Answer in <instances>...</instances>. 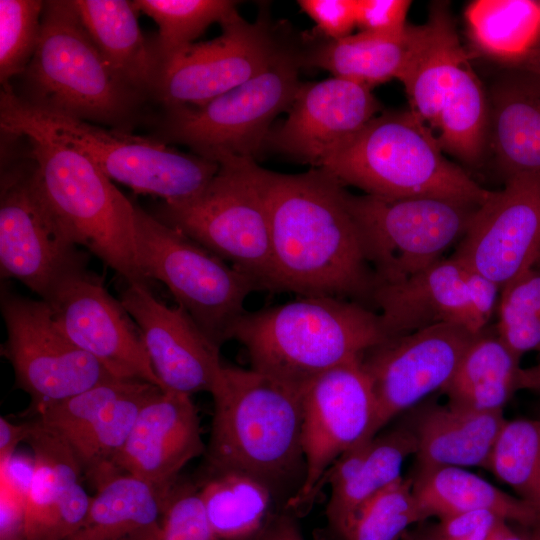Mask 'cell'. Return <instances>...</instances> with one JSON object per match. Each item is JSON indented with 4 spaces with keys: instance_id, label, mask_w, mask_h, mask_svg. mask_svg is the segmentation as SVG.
<instances>
[{
    "instance_id": "1",
    "label": "cell",
    "mask_w": 540,
    "mask_h": 540,
    "mask_svg": "<svg viewBox=\"0 0 540 540\" xmlns=\"http://www.w3.org/2000/svg\"><path fill=\"white\" fill-rule=\"evenodd\" d=\"M257 175L270 225L273 292L329 296L369 307L377 279L345 201L346 188L322 168Z\"/></svg>"
},
{
    "instance_id": "13",
    "label": "cell",
    "mask_w": 540,
    "mask_h": 540,
    "mask_svg": "<svg viewBox=\"0 0 540 540\" xmlns=\"http://www.w3.org/2000/svg\"><path fill=\"white\" fill-rule=\"evenodd\" d=\"M305 475L286 509L307 510L335 461L372 439L375 401L361 357L319 375L302 391Z\"/></svg>"
},
{
    "instance_id": "14",
    "label": "cell",
    "mask_w": 540,
    "mask_h": 540,
    "mask_svg": "<svg viewBox=\"0 0 540 540\" xmlns=\"http://www.w3.org/2000/svg\"><path fill=\"white\" fill-rule=\"evenodd\" d=\"M37 186L32 167L5 173L0 198V271L45 299L69 273L86 266Z\"/></svg>"
},
{
    "instance_id": "12",
    "label": "cell",
    "mask_w": 540,
    "mask_h": 540,
    "mask_svg": "<svg viewBox=\"0 0 540 540\" xmlns=\"http://www.w3.org/2000/svg\"><path fill=\"white\" fill-rule=\"evenodd\" d=\"M0 303L7 330L1 353L13 367L16 387L31 397L34 412L115 379L65 336L44 300L2 286Z\"/></svg>"
},
{
    "instance_id": "53",
    "label": "cell",
    "mask_w": 540,
    "mask_h": 540,
    "mask_svg": "<svg viewBox=\"0 0 540 540\" xmlns=\"http://www.w3.org/2000/svg\"><path fill=\"white\" fill-rule=\"evenodd\" d=\"M530 540H540V527H536L534 529L533 536L531 537Z\"/></svg>"
},
{
    "instance_id": "11",
    "label": "cell",
    "mask_w": 540,
    "mask_h": 540,
    "mask_svg": "<svg viewBox=\"0 0 540 540\" xmlns=\"http://www.w3.org/2000/svg\"><path fill=\"white\" fill-rule=\"evenodd\" d=\"M345 201L378 285L403 281L443 259L480 206L439 197L355 195L347 189Z\"/></svg>"
},
{
    "instance_id": "2",
    "label": "cell",
    "mask_w": 540,
    "mask_h": 540,
    "mask_svg": "<svg viewBox=\"0 0 540 540\" xmlns=\"http://www.w3.org/2000/svg\"><path fill=\"white\" fill-rule=\"evenodd\" d=\"M302 391L252 368L223 365L210 392L209 471L247 474L274 496L292 484L298 491L305 475Z\"/></svg>"
},
{
    "instance_id": "30",
    "label": "cell",
    "mask_w": 540,
    "mask_h": 540,
    "mask_svg": "<svg viewBox=\"0 0 540 540\" xmlns=\"http://www.w3.org/2000/svg\"><path fill=\"white\" fill-rule=\"evenodd\" d=\"M520 359L495 325L476 334L452 378L441 390L448 402L478 411L503 410L515 391Z\"/></svg>"
},
{
    "instance_id": "20",
    "label": "cell",
    "mask_w": 540,
    "mask_h": 540,
    "mask_svg": "<svg viewBox=\"0 0 540 540\" xmlns=\"http://www.w3.org/2000/svg\"><path fill=\"white\" fill-rule=\"evenodd\" d=\"M371 90L333 76L301 83L286 120L271 129L265 145L319 168L334 149L378 115L380 103Z\"/></svg>"
},
{
    "instance_id": "25",
    "label": "cell",
    "mask_w": 540,
    "mask_h": 540,
    "mask_svg": "<svg viewBox=\"0 0 540 540\" xmlns=\"http://www.w3.org/2000/svg\"><path fill=\"white\" fill-rule=\"evenodd\" d=\"M506 421L503 410L478 411L449 402L426 406L410 427L417 441V470L442 466L486 469Z\"/></svg>"
},
{
    "instance_id": "40",
    "label": "cell",
    "mask_w": 540,
    "mask_h": 540,
    "mask_svg": "<svg viewBox=\"0 0 540 540\" xmlns=\"http://www.w3.org/2000/svg\"><path fill=\"white\" fill-rule=\"evenodd\" d=\"M45 1L0 0V81L22 75L36 50Z\"/></svg>"
},
{
    "instance_id": "24",
    "label": "cell",
    "mask_w": 540,
    "mask_h": 540,
    "mask_svg": "<svg viewBox=\"0 0 540 540\" xmlns=\"http://www.w3.org/2000/svg\"><path fill=\"white\" fill-rule=\"evenodd\" d=\"M488 102V139L505 179L540 172V74L509 68Z\"/></svg>"
},
{
    "instance_id": "22",
    "label": "cell",
    "mask_w": 540,
    "mask_h": 540,
    "mask_svg": "<svg viewBox=\"0 0 540 540\" xmlns=\"http://www.w3.org/2000/svg\"><path fill=\"white\" fill-rule=\"evenodd\" d=\"M470 271L451 255L403 281L378 285L372 304L386 338L445 323L475 334L486 328L475 311Z\"/></svg>"
},
{
    "instance_id": "50",
    "label": "cell",
    "mask_w": 540,
    "mask_h": 540,
    "mask_svg": "<svg viewBox=\"0 0 540 540\" xmlns=\"http://www.w3.org/2000/svg\"><path fill=\"white\" fill-rule=\"evenodd\" d=\"M29 431V421L14 424L4 416L0 417V461L9 459L15 452L18 444L25 441Z\"/></svg>"
},
{
    "instance_id": "36",
    "label": "cell",
    "mask_w": 540,
    "mask_h": 540,
    "mask_svg": "<svg viewBox=\"0 0 540 540\" xmlns=\"http://www.w3.org/2000/svg\"><path fill=\"white\" fill-rule=\"evenodd\" d=\"M132 4L159 27L156 43L152 44L159 71L211 24H221L237 11V2L231 0H135Z\"/></svg>"
},
{
    "instance_id": "43",
    "label": "cell",
    "mask_w": 540,
    "mask_h": 540,
    "mask_svg": "<svg viewBox=\"0 0 540 540\" xmlns=\"http://www.w3.org/2000/svg\"><path fill=\"white\" fill-rule=\"evenodd\" d=\"M408 0H356V26L361 32L399 35L405 31Z\"/></svg>"
},
{
    "instance_id": "52",
    "label": "cell",
    "mask_w": 540,
    "mask_h": 540,
    "mask_svg": "<svg viewBox=\"0 0 540 540\" xmlns=\"http://www.w3.org/2000/svg\"><path fill=\"white\" fill-rule=\"evenodd\" d=\"M505 64L508 68L522 69L540 74V47H535L521 57Z\"/></svg>"
},
{
    "instance_id": "29",
    "label": "cell",
    "mask_w": 540,
    "mask_h": 540,
    "mask_svg": "<svg viewBox=\"0 0 540 540\" xmlns=\"http://www.w3.org/2000/svg\"><path fill=\"white\" fill-rule=\"evenodd\" d=\"M416 471L413 494L426 519L489 511L524 527L534 529L539 525L529 505L464 468L442 466Z\"/></svg>"
},
{
    "instance_id": "44",
    "label": "cell",
    "mask_w": 540,
    "mask_h": 540,
    "mask_svg": "<svg viewBox=\"0 0 540 540\" xmlns=\"http://www.w3.org/2000/svg\"><path fill=\"white\" fill-rule=\"evenodd\" d=\"M298 5L325 39L347 37L356 26V0H299Z\"/></svg>"
},
{
    "instance_id": "10",
    "label": "cell",
    "mask_w": 540,
    "mask_h": 540,
    "mask_svg": "<svg viewBox=\"0 0 540 540\" xmlns=\"http://www.w3.org/2000/svg\"><path fill=\"white\" fill-rule=\"evenodd\" d=\"M135 242L140 268L166 285L178 303L218 347L246 312L257 285L182 232L135 204Z\"/></svg>"
},
{
    "instance_id": "21",
    "label": "cell",
    "mask_w": 540,
    "mask_h": 540,
    "mask_svg": "<svg viewBox=\"0 0 540 540\" xmlns=\"http://www.w3.org/2000/svg\"><path fill=\"white\" fill-rule=\"evenodd\" d=\"M205 451L191 396L161 390L140 410L114 466L150 484L164 506L180 471Z\"/></svg>"
},
{
    "instance_id": "8",
    "label": "cell",
    "mask_w": 540,
    "mask_h": 540,
    "mask_svg": "<svg viewBox=\"0 0 540 540\" xmlns=\"http://www.w3.org/2000/svg\"><path fill=\"white\" fill-rule=\"evenodd\" d=\"M301 48L283 39L269 64L241 85L198 106L167 109L162 138L217 162L251 158L265 146L274 119L300 85Z\"/></svg>"
},
{
    "instance_id": "31",
    "label": "cell",
    "mask_w": 540,
    "mask_h": 540,
    "mask_svg": "<svg viewBox=\"0 0 540 540\" xmlns=\"http://www.w3.org/2000/svg\"><path fill=\"white\" fill-rule=\"evenodd\" d=\"M427 23L428 37L399 80L410 110L433 131L456 69L470 55L462 47L445 5L436 4Z\"/></svg>"
},
{
    "instance_id": "6",
    "label": "cell",
    "mask_w": 540,
    "mask_h": 540,
    "mask_svg": "<svg viewBox=\"0 0 540 540\" xmlns=\"http://www.w3.org/2000/svg\"><path fill=\"white\" fill-rule=\"evenodd\" d=\"M28 103L126 131L145 97L112 69L71 0L44 2L40 37L22 74Z\"/></svg>"
},
{
    "instance_id": "48",
    "label": "cell",
    "mask_w": 540,
    "mask_h": 540,
    "mask_svg": "<svg viewBox=\"0 0 540 540\" xmlns=\"http://www.w3.org/2000/svg\"><path fill=\"white\" fill-rule=\"evenodd\" d=\"M35 473L34 456L15 452L9 459L0 461V485L27 500Z\"/></svg>"
},
{
    "instance_id": "39",
    "label": "cell",
    "mask_w": 540,
    "mask_h": 540,
    "mask_svg": "<svg viewBox=\"0 0 540 540\" xmlns=\"http://www.w3.org/2000/svg\"><path fill=\"white\" fill-rule=\"evenodd\" d=\"M496 331L519 357L540 353V270L532 267L501 288Z\"/></svg>"
},
{
    "instance_id": "51",
    "label": "cell",
    "mask_w": 540,
    "mask_h": 540,
    "mask_svg": "<svg viewBox=\"0 0 540 540\" xmlns=\"http://www.w3.org/2000/svg\"><path fill=\"white\" fill-rule=\"evenodd\" d=\"M528 390L540 394V362L528 368H520L517 391Z\"/></svg>"
},
{
    "instance_id": "19",
    "label": "cell",
    "mask_w": 540,
    "mask_h": 540,
    "mask_svg": "<svg viewBox=\"0 0 540 540\" xmlns=\"http://www.w3.org/2000/svg\"><path fill=\"white\" fill-rule=\"evenodd\" d=\"M122 305L140 329L162 389L191 396L211 392L223 367L214 344L181 307H169L153 292L127 285Z\"/></svg>"
},
{
    "instance_id": "34",
    "label": "cell",
    "mask_w": 540,
    "mask_h": 540,
    "mask_svg": "<svg viewBox=\"0 0 540 540\" xmlns=\"http://www.w3.org/2000/svg\"><path fill=\"white\" fill-rule=\"evenodd\" d=\"M465 19L478 50L506 63L536 47L540 2L477 0L467 6Z\"/></svg>"
},
{
    "instance_id": "54",
    "label": "cell",
    "mask_w": 540,
    "mask_h": 540,
    "mask_svg": "<svg viewBox=\"0 0 540 540\" xmlns=\"http://www.w3.org/2000/svg\"><path fill=\"white\" fill-rule=\"evenodd\" d=\"M400 540H414L413 538H411L407 532L402 536V538Z\"/></svg>"
},
{
    "instance_id": "42",
    "label": "cell",
    "mask_w": 540,
    "mask_h": 540,
    "mask_svg": "<svg viewBox=\"0 0 540 540\" xmlns=\"http://www.w3.org/2000/svg\"><path fill=\"white\" fill-rule=\"evenodd\" d=\"M161 540H219L197 485L178 481L170 491L163 506Z\"/></svg>"
},
{
    "instance_id": "23",
    "label": "cell",
    "mask_w": 540,
    "mask_h": 540,
    "mask_svg": "<svg viewBox=\"0 0 540 540\" xmlns=\"http://www.w3.org/2000/svg\"><path fill=\"white\" fill-rule=\"evenodd\" d=\"M417 452L410 427L378 433L341 455L327 472L330 485L326 517L342 540L360 508L378 492L402 477L404 461Z\"/></svg>"
},
{
    "instance_id": "45",
    "label": "cell",
    "mask_w": 540,
    "mask_h": 540,
    "mask_svg": "<svg viewBox=\"0 0 540 540\" xmlns=\"http://www.w3.org/2000/svg\"><path fill=\"white\" fill-rule=\"evenodd\" d=\"M92 497L77 482L60 500L46 540H66L84 521Z\"/></svg>"
},
{
    "instance_id": "7",
    "label": "cell",
    "mask_w": 540,
    "mask_h": 540,
    "mask_svg": "<svg viewBox=\"0 0 540 540\" xmlns=\"http://www.w3.org/2000/svg\"><path fill=\"white\" fill-rule=\"evenodd\" d=\"M22 137L30 144L34 180L73 242L127 285L152 291L137 259L134 203L77 150L38 133Z\"/></svg>"
},
{
    "instance_id": "15",
    "label": "cell",
    "mask_w": 540,
    "mask_h": 540,
    "mask_svg": "<svg viewBox=\"0 0 540 540\" xmlns=\"http://www.w3.org/2000/svg\"><path fill=\"white\" fill-rule=\"evenodd\" d=\"M475 333L458 324H437L389 337L361 357L370 380L375 414L371 437L396 416L442 390Z\"/></svg>"
},
{
    "instance_id": "32",
    "label": "cell",
    "mask_w": 540,
    "mask_h": 540,
    "mask_svg": "<svg viewBox=\"0 0 540 540\" xmlns=\"http://www.w3.org/2000/svg\"><path fill=\"white\" fill-rule=\"evenodd\" d=\"M25 441L35 459V473L27 497L24 536L46 540L60 500L83 473L71 446L39 419L29 421Z\"/></svg>"
},
{
    "instance_id": "37",
    "label": "cell",
    "mask_w": 540,
    "mask_h": 540,
    "mask_svg": "<svg viewBox=\"0 0 540 540\" xmlns=\"http://www.w3.org/2000/svg\"><path fill=\"white\" fill-rule=\"evenodd\" d=\"M486 469L536 512L540 527V418L507 420Z\"/></svg>"
},
{
    "instance_id": "18",
    "label": "cell",
    "mask_w": 540,
    "mask_h": 540,
    "mask_svg": "<svg viewBox=\"0 0 540 540\" xmlns=\"http://www.w3.org/2000/svg\"><path fill=\"white\" fill-rule=\"evenodd\" d=\"M502 288L540 256V172L505 179L475 213L452 254Z\"/></svg>"
},
{
    "instance_id": "28",
    "label": "cell",
    "mask_w": 540,
    "mask_h": 540,
    "mask_svg": "<svg viewBox=\"0 0 540 540\" xmlns=\"http://www.w3.org/2000/svg\"><path fill=\"white\" fill-rule=\"evenodd\" d=\"M95 489L84 521L66 540H161L163 501L150 484L119 472Z\"/></svg>"
},
{
    "instance_id": "9",
    "label": "cell",
    "mask_w": 540,
    "mask_h": 540,
    "mask_svg": "<svg viewBox=\"0 0 540 540\" xmlns=\"http://www.w3.org/2000/svg\"><path fill=\"white\" fill-rule=\"evenodd\" d=\"M257 168L255 159L225 160L199 195L164 202L154 216L249 277L259 290L273 292L270 225Z\"/></svg>"
},
{
    "instance_id": "56",
    "label": "cell",
    "mask_w": 540,
    "mask_h": 540,
    "mask_svg": "<svg viewBox=\"0 0 540 540\" xmlns=\"http://www.w3.org/2000/svg\"><path fill=\"white\" fill-rule=\"evenodd\" d=\"M10 540H26V538L25 537H20V538L10 539Z\"/></svg>"
},
{
    "instance_id": "35",
    "label": "cell",
    "mask_w": 540,
    "mask_h": 540,
    "mask_svg": "<svg viewBox=\"0 0 540 540\" xmlns=\"http://www.w3.org/2000/svg\"><path fill=\"white\" fill-rule=\"evenodd\" d=\"M161 390L151 383L137 381L70 445L82 473L95 488L108 477L122 472L114 466V460L142 407Z\"/></svg>"
},
{
    "instance_id": "55",
    "label": "cell",
    "mask_w": 540,
    "mask_h": 540,
    "mask_svg": "<svg viewBox=\"0 0 540 540\" xmlns=\"http://www.w3.org/2000/svg\"><path fill=\"white\" fill-rule=\"evenodd\" d=\"M533 267H535V268H537V269L540 270V256H539V258L537 259V261H536V263L534 264Z\"/></svg>"
},
{
    "instance_id": "47",
    "label": "cell",
    "mask_w": 540,
    "mask_h": 540,
    "mask_svg": "<svg viewBox=\"0 0 540 540\" xmlns=\"http://www.w3.org/2000/svg\"><path fill=\"white\" fill-rule=\"evenodd\" d=\"M27 500L5 485H0V540L24 536Z\"/></svg>"
},
{
    "instance_id": "49",
    "label": "cell",
    "mask_w": 540,
    "mask_h": 540,
    "mask_svg": "<svg viewBox=\"0 0 540 540\" xmlns=\"http://www.w3.org/2000/svg\"><path fill=\"white\" fill-rule=\"evenodd\" d=\"M252 540H305L296 520L291 514L271 516Z\"/></svg>"
},
{
    "instance_id": "33",
    "label": "cell",
    "mask_w": 540,
    "mask_h": 540,
    "mask_svg": "<svg viewBox=\"0 0 540 540\" xmlns=\"http://www.w3.org/2000/svg\"><path fill=\"white\" fill-rule=\"evenodd\" d=\"M198 486L219 540H252L268 519L274 494L261 481L236 471H209Z\"/></svg>"
},
{
    "instance_id": "4",
    "label": "cell",
    "mask_w": 540,
    "mask_h": 540,
    "mask_svg": "<svg viewBox=\"0 0 540 540\" xmlns=\"http://www.w3.org/2000/svg\"><path fill=\"white\" fill-rule=\"evenodd\" d=\"M0 124L9 135L38 133L61 142L87 157L110 180L165 203L196 197L219 170L217 162L178 151L159 139L106 129L34 106L11 85L1 91Z\"/></svg>"
},
{
    "instance_id": "16",
    "label": "cell",
    "mask_w": 540,
    "mask_h": 540,
    "mask_svg": "<svg viewBox=\"0 0 540 540\" xmlns=\"http://www.w3.org/2000/svg\"><path fill=\"white\" fill-rule=\"evenodd\" d=\"M213 40L193 43L164 63L154 96L167 108L202 105L262 71L279 49V38L262 12L254 23L238 11Z\"/></svg>"
},
{
    "instance_id": "41",
    "label": "cell",
    "mask_w": 540,
    "mask_h": 540,
    "mask_svg": "<svg viewBox=\"0 0 540 540\" xmlns=\"http://www.w3.org/2000/svg\"><path fill=\"white\" fill-rule=\"evenodd\" d=\"M139 380L111 379L64 400L40 407L37 419L72 445L116 399Z\"/></svg>"
},
{
    "instance_id": "46",
    "label": "cell",
    "mask_w": 540,
    "mask_h": 540,
    "mask_svg": "<svg viewBox=\"0 0 540 540\" xmlns=\"http://www.w3.org/2000/svg\"><path fill=\"white\" fill-rule=\"evenodd\" d=\"M500 520L503 519L489 511H472L439 519L437 524L415 534L431 539H463L493 527Z\"/></svg>"
},
{
    "instance_id": "5",
    "label": "cell",
    "mask_w": 540,
    "mask_h": 540,
    "mask_svg": "<svg viewBox=\"0 0 540 540\" xmlns=\"http://www.w3.org/2000/svg\"><path fill=\"white\" fill-rule=\"evenodd\" d=\"M431 128L411 110L375 116L334 149L322 168L344 187L382 198L439 197L481 205L490 196L447 159Z\"/></svg>"
},
{
    "instance_id": "3",
    "label": "cell",
    "mask_w": 540,
    "mask_h": 540,
    "mask_svg": "<svg viewBox=\"0 0 540 540\" xmlns=\"http://www.w3.org/2000/svg\"><path fill=\"white\" fill-rule=\"evenodd\" d=\"M231 339L245 347L252 369L303 390L326 371L362 357L386 336L378 313L365 304L299 296L246 311Z\"/></svg>"
},
{
    "instance_id": "38",
    "label": "cell",
    "mask_w": 540,
    "mask_h": 540,
    "mask_svg": "<svg viewBox=\"0 0 540 540\" xmlns=\"http://www.w3.org/2000/svg\"><path fill=\"white\" fill-rule=\"evenodd\" d=\"M403 476L369 499L356 514L343 540H400L413 524L426 520Z\"/></svg>"
},
{
    "instance_id": "17",
    "label": "cell",
    "mask_w": 540,
    "mask_h": 540,
    "mask_svg": "<svg viewBox=\"0 0 540 540\" xmlns=\"http://www.w3.org/2000/svg\"><path fill=\"white\" fill-rule=\"evenodd\" d=\"M43 300L65 336L112 376L145 381L162 389L139 327L121 301L113 298L86 266L66 275Z\"/></svg>"
},
{
    "instance_id": "26",
    "label": "cell",
    "mask_w": 540,
    "mask_h": 540,
    "mask_svg": "<svg viewBox=\"0 0 540 540\" xmlns=\"http://www.w3.org/2000/svg\"><path fill=\"white\" fill-rule=\"evenodd\" d=\"M429 33V25H408L399 35L359 32L338 40L322 38L301 49L303 67L324 69L372 89L393 78L399 80Z\"/></svg>"
},
{
    "instance_id": "27",
    "label": "cell",
    "mask_w": 540,
    "mask_h": 540,
    "mask_svg": "<svg viewBox=\"0 0 540 540\" xmlns=\"http://www.w3.org/2000/svg\"><path fill=\"white\" fill-rule=\"evenodd\" d=\"M85 29L112 69L129 86L153 94L159 63L139 27L132 1L71 0Z\"/></svg>"
}]
</instances>
